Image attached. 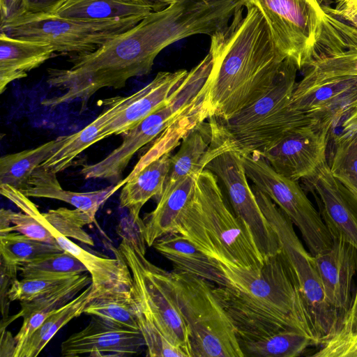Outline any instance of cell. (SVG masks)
Returning a JSON list of instances; mask_svg holds the SVG:
<instances>
[{
    "label": "cell",
    "mask_w": 357,
    "mask_h": 357,
    "mask_svg": "<svg viewBox=\"0 0 357 357\" xmlns=\"http://www.w3.org/2000/svg\"><path fill=\"white\" fill-rule=\"evenodd\" d=\"M212 66L203 86L201 121L227 120L265 94L289 59L276 47L259 10L250 3L211 36Z\"/></svg>",
    "instance_id": "6da1fadb"
},
{
    "label": "cell",
    "mask_w": 357,
    "mask_h": 357,
    "mask_svg": "<svg viewBox=\"0 0 357 357\" xmlns=\"http://www.w3.org/2000/svg\"><path fill=\"white\" fill-rule=\"evenodd\" d=\"M218 262L229 284H215L214 291L238 340L294 330L321 344L311 312L281 252L267 258L259 271Z\"/></svg>",
    "instance_id": "7a4b0ae2"
},
{
    "label": "cell",
    "mask_w": 357,
    "mask_h": 357,
    "mask_svg": "<svg viewBox=\"0 0 357 357\" xmlns=\"http://www.w3.org/2000/svg\"><path fill=\"white\" fill-rule=\"evenodd\" d=\"M168 45L155 11L138 24L105 43L91 52L70 57L68 68H48L47 82L63 93L45 99L54 108L79 100L84 108L98 90L121 89L131 77L149 74L159 53Z\"/></svg>",
    "instance_id": "3957f363"
},
{
    "label": "cell",
    "mask_w": 357,
    "mask_h": 357,
    "mask_svg": "<svg viewBox=\"0 0 357 357\" xmlns=\"http://www.w3.org/2000/svg\"><path fill=\"white\" fill-rule=\"evenodd\" d=\"M218 181L211 171L199 172L172 231L187 238L214 260L259 271L265 260L248 229L226 204Z\"/></svg>",
    "instance_id": "277c9868"
},
{
    "label": "cell",
    "mask_w": 357,
    "mask_h": 357,
    "mask_svg": "<svg viewBox=\"0 0 357 357\" xmlns=\"http://www.w3.org/2000/svg\"><path fill=\"white\" fill-rule=\"evenodd\" d=\"M298 70L289 60L272 87L253 103L229 119L209 118L214 136L241 155L257 154L293 129L317 121L290 108Z\"/></svg>",
    "instance_id": "5b68a950"
},
{
    "label": "cell",
    "mask_w": 357,
    "mask_h": 357,
    "mask_svg": "<svg viewBox=\"0 0 357 357\" xmlns=\"http://www.w3.org/2000/svg\"><path fill=\"white\" fill-rule=\"evenodd\" d=\"M169 273L189 331L192 357H244L215 284L176 270Z\"/></svg>",
    "instance_id": "8992f818"
},
{
    "label": "cell",
    "mask_w": 357,
    "mask_h": 357,
    "mask_svg": "<svg viewBox=\"0 0 357 357\" xmlns=\"http://www.w3.org/2000/svg\"><path fill=\"white\" fill-rule=\"evenodd\" d=\"M146 241L135 230L123 236L118 247L132 278L131 294L137 308L174 344L192 357L189 331L178 307L170 273L145 257Z\"/></svg>",
    "instance_id": "52a82bcc"
},
{
    "label": "cell",
    "mask_w": 357,
    "mask_h": 357,
    "mask_svg": "<svg viewBox=\"0 0 357 357\" xmlns=\"http://www.w3.org/2000/svg\"><path fill=\"white\" fill-rule=\"evenodd\" d=\"M211 66L212 57L208 53L188 72L167 104L124 132L121 144L105 158L95 164L84 165L80 174L86 179H106L114 185L121 182L125 169L138 150L202 102L203 86Z\"/></svg>",
    "instance_id": "ba28073f"
},
{
    "label": "cell",
    "mask_w": 357,
    "mask_h": 357,
    "mask_svg": "<svg viewBox=\"0 0 357 357\" xmlns=\"http://www.w3.org/2000/svg\"><path fill=\"white\" fill-rule=\"evenodd\" d=\"M144 17L82 20L26 13L1 23L0 31L16 38L48 43L56 53L75 55L96 50Z\"/></svg>",
    "instance_id": "9c48e42d"
},
{
    "label": "cell",
    "mask_w": 357,
    "mask_h": 357,
    "mask_svg": "<svg viewBox=\"0 0 357 357\" xmlns=\"http://www.w3.org/2000/svg\"><path fill=\"white\" fill-rule=\"evenodd\" d=\"M251 188L278 237L280 252L311 312L322 344L337 331L340 317L326 300L313 256L302 245L289 217L256 185Z\"/></svg>",
    "instance_id": "30bf717a"
},
{
    "label": "cell",
    "mask_w": 357,
    "mask_h": 357,
    "mask_svg": "<svg viewBox=\"0 0 357 357\" xmlns=\"http://www.w3.org/2000/svg\"><path fill=\"white\" fill-rule=\"evenodd\" d=\"M262 15L278 50L303 70L312 61L325 11L319 0H243Z\"/></svg>",
    "instance_id": "8fae6325"
},
{
    "label": "cell",
    "mask_w": 357,
    "mask_h": 357,
    "mask_svg": "<svg viewBox=\"0 0 357 357\" xmlns=\"http://www.w3.org/2000/svg\"><path fill=\"white\" fill-rule=\"evenodd\" d=\"M241 155L248 178L297 227L309 252L314 256L331 248L330 231L298 181L276 172L258 155Z\"/></svg>",
    "instance_id": "7c38bea8"
},
{
    "label": "cell",
    "mask_w": 357,
    "mask_h": 357,
    "mask_svg": "<svg viewBox=\"0 0 357 357\" xmlns=\"http://www.w3.org/2000/svg\"><path fill=\"white\" fill-rule=\"evenodd\" d=\"M209 155L204 169L211 171L222 182L234 214L250 233L264 260L279 253L278 237L248 184L242 155L226 148L213 135Z\"/></svg>",
    "instance_id": "4fadbf2b"
},
{
    "label": "cell",
    "mask_w": 357,
    "mask_h": 357,
    "mask_svg": "<svg viewBox=\"0 0 357 357\" xmlns=\"http://www.w3.org/2000/svg\"><path fill=\"white\" fill-rule=\"evenodd\" d=\"M330 122L314 121L285 135L270 148L254 154L278 173L291 180L309 178L327 162L326 151L333 130Z\"/></svg>",
    "instance_id": "5bb4252c"
},
{
    "label": "cell",
    "mask_w": 357,
    "mask_h": 357,
    "mask_svg": "<svg viewBox=\"0 0 357 357\" xmlns=\"http://www.w3.org/2000/svg\"><path fill=\"white\" fill-rule=\"evenodd\" d=\"M1 194L22 212L34 216L43 223L54 235L63 250L73 255L84 264L92 279L93 298L112 292L131 291L132 274L118 248L110 245L114 258L97 256L77 245L52 227L37 206L19 190L9 185H3L1 188Z\"/></svg>",
    "instance_id": "9a60e30c"
},
{
    "label": "cell",
    "mask_w": 357,
    "mask_h": 357,
    "mask_svg": "<svg viewBox=\"0 0 357 357\" xmlns=\"http://www.w3.org/2000/svg\"><path fill=\"white\" fill-rule=\"evenodd\" d=\"M324 11L322 33L312 61L303 70V84L357 77V28Z\"/></svg>",
    "instance_id": "2e32d148"
},
{
    "label": "cell",
    "mask_w": 357,
    "mask_h": 357,
    "mask_svg": "<svg viewBox=\"0 0 357 357\" xmlns=\"http://www.w3.org/2000/svg\"><path fill=\"white\" fill-rule=\"evenodd\" d=\"M303 181L332 238H342L357 249V196L333 176L328 162Z\"/></svg>",
    "instance_id": "e0dca14e"
},
{
    "label": "cell",
    "mask_w": 357,
    "mask_h": 357,
    "mask_svg": "<svg viewBox=\"0 0 357 357\" xmlns=\"http://www.w3.org/2000/svg\"><path fill=\"white\" fill-rule=\"evenodd\" d=\"M145 346L139 330L120 327L92 317L89 324L61 344L63 357H127Z\"/></svg>",
    "instance_id": "ac0fdd59"
},
{
    "label": "cell",
    "mask_w": 357,
    "mask_h": 357,
    "mask_svg": "<svg viewBox=\"0 0 357 357\" xmlns=\"http://www.w3.org/2000/svg\"><path fill=\"white\" fill-rule=\"evenodd\" d=\"M357 98V77H344L317 84L297 82L290 108L310 118L337 126Z\"/></svg>",
    "instance_id": "d6986e66"
},
{
    "label": "cell",
    "mask_w": 357,
    "mask_h": 357,
    "mask_svg": "<svg viewBox=\"0 0 357 357\" xmlns=\"http://www.w3.org/2000/svg\"><path fill=\"white\" fill-rule=\"evenodd\" d=\"M187 70L162 71L145 86L127 96L116 114L103 128L101 139L123 134L151 114L167 104L188 74Z\"/></svg>",
    "instance_id": "ffe728a7"
},
{
    "label": "cell",
    "mask_w": 357,
    "mask_h": 357,
    "mask_svg": "<svg viewBox=\"0 0 357 357\" xmlns=\"http://www.w3.org/2000/svg\"><path fill=\"white\" fill-rule=\"evenodd\" d=\"M333 241L331 248L313 258L326 300L338 314L341 321L353 299V282L357 274V249L342 238H333Z\"/></svg>",
    "instance_id": "44dd1931"
},
{
    "label": "cell",
    "mask_w": 357,
    "mask_h": 357,
    "mask_svg": "<svg viewBox=\"0 0 357 357\" xmlns=\"http://www.w3.org/2000/svg\"><path fill=\"white\" fill-rule=\"evenodd\" d=\"M172 151H168L144 163H137L130 174L115 185L120 196L121 208H127L131 220L139 225L142 206L152 197H161L170 169Z\"/></svg>",
    "instance_id": "7402d4cb"
},
{
    "label": "cell",
    "mask_w": 357,
    "mask_h": 357,
    "mask_svg": "<svg viewBox=\"0 0 357 357\" xmlns=\"http://www.w3.org/2000/svg\"><path fill=\"white\" fill-rule=\"evenodd\" d=\"M162 8L148 0H59L38 13L68 19L104 20L146 16Z\"/></svg>",
    "instance_id": "603a6c76"
},
{
    "label": "cell",
    "mask_w": 357,
    "mask_h": 357,
    "mask_svg": "<svg viewBox=\"0 0 357 357\" xmlns=\"http://www.w3.org/2000/svg\"><path fill=\"white\" fill-rule=\"evenodd\" d=\"M91 282L90 274H79L46 294L20 302L21 310L13 317L14 319L23 318L22 325L15 336L16 348L14 356L52 313L74 299Z\"/></svg>",
    "instance_id": "cb8c5ba5"
},
{
    "label": "cell",
    "mask_w": 357,
    "mask_h": 357,
    "mask_svg": "<svg viewBox=\"0 0 357 357\" xmlns=\"http://www.w3.org/2000/svg\"><path fill=\"white\" fill-rule=\"evenodd\" d=\"M153 247L171 261L174 270L228 286V279L214 260L183 235L172 231L156 240Z\"/></svg>",
    "instance_id": "d4e9b609"
},
{
    "label": "cell",
    "mask_w": 357,
    "mask_h": 357,
    "mask_svg": "<svg viewBox=\"0 0 357 357\" xmlns=\"http://www.w3.org/2000/svg\"><path fill=\"white\" fill-rule=\"evenodd\" d=\"M56 53L46 43L16 38L0 31V93L16 79L26 77Z\"/></svg>",
    "instance_id": "484cf974"
},
{
    "label": "cell",
    "mask_w": 357,
    "mask_h": 357,
    "mask_svg": "<svg viewBox=\"0 0 357 357\" xmlns=\"http://www.w3.org/2000/svg\"><path fill=\"white\" fill-rule=\"evenodd\" d=\"M28 197H44L67 202L86 213L92 220L100 207L116 192L115 185L86 192L65 190L61 186L56 174L40 165L31 175L26 185L19 190Z\"/></svg>",
    "instance_id": "4316f807"
},
{
    "label": "cell",
    "mask_w": 357,
    "mask_h": 357,
    "mask_svg": "<svg viewBox=\"0 0 357 357\" xmlns=\"http://www.w3.org/2000/svg\"><path fill=\"white\" fill-rule=\"evenodd\" d=\"M201 171L190 173L163 190L155 208L147 215L144 222V236L148 246H153L156 240L173 231L193 193Z\"/></svg>",
    "instance_id": "83f0119b"
},
{
    "label": "cell",
    "mask_w": 357,
    "mask_h": 357,
    "mask_svg": "<svg viewBox=\"0 0 357 357\" xmlns=\"http://www.w3.org/2000/svg\"><path fill=\"white\" fill-rule=\"evenodd\" d=\"M126 98L127 96H116L104 100V110L82 130L68 135L63 144L40 166L56 174L69 167L79 153L102 140L103 128L121 109Z\"/></svg>",
    "instance_id": "f1b7e54d"
},
{
    "label": "cell",
    "mask_w": 357,
    "mask_h": 357,
    "mask_svg": "<svg viewBox=\"0 0 357 357\" xmlns=\"http://www.w3.org/2000/svg\"><path fill=\"white\" fill-rule=\"evenodd\" d=\"M213 132L209 121H202L183 137L180 149L172 155L170 169L165 190L195 171H201L209 160V149Z\"/></svg>",
    "instance_id": "f546056e"
},
{
    "label": "cell",
    "mask_w": 357,
    "mask_h": 357,
    "mask_svg": "<svg viewBox=\"0 0 357 357\" xmlns=\"http://www.w3.org/2000/svg\"><path fill=\"white\" fill-rule=\"evenodd\" d=\"M68 135L44 143L36 148L7 154L0 158V184L17 190L23 188L35 169L66 141Z\"/></svg>",
    "instance_id": "4dcf8cb0"
},
{
    "label": "cell",
    "mask_w": 357,
    "mask_h": 357,
    "mask_svg": "<svg viewBox=\"0 0 357 357\" xmlns=\"http://www.w3.org/2000/svg\"><path fill=\"white\" fill-rule=\"evenodd\" d=\"M92 285L89 284L71 301L52 313L28 338L14 357H36L56 333L69 321L84 313L93 299Z\"/></svg>",
    "instance_id": "1f68e13d"
},
{
    "label": "cell",
    "mask_w": 357,
    "mask_h": 357,
    "mask_svg": "<svg viewBox=\"0 0 357 357\" xmlns=\"http://www.w3.org/2000/svg\"><path fill=\"white\" fill-rule=\"evenodd\" d=\"M244 357H296L317 342L294 330L238 340Z\"/></svg>",
    "instance_id": "d6a6232c"
},
{
    "label": "cell",
    "mask_w": 357,
    "mask_h": 357,
    "mask_svg": "<svg viewBox=\"0 0 357 357\" xmlns=\"http://www.w3.org/2000/svg\"><path fill=\"white\" fill-rule=\"evenodd\" d=\"M84 313L120 327L139 330L131 291H116L91 300Z\"/></svg>",
    "instance_id": "836d02e7"
},
{
    "label": "cell",
    "mask_w": 357,
    "mask_h": 357,
    "mask_svg": "<svg viewBox=\"0 0 357 357\" xmlns=\"http://www.w3.org/2000/svg\"><path fill=\"white\" fill-rule=\"evenodd\" d=\"M333 137L329 167L333 176L357 196V132H340Z\"/></svg>",
    "instance_id": "e575fe53"
},
{
    "label": "cell",
    "mask_w": 357,
    "mask_h": 357,
    "mask_svg": "<svg viewBox=\"0 0 357 357\" xmlns=\"http://www.w3.org/2000/svg\"><path fill=\"white\" fill-rule=\"evenodd\" d=\"M63 251L60 246L32 239L19 232L0 234V259L20 266Z\"/></svg>",
    "instance_id": "d590c367"
},
{
    "label": "cell",
    "mask_w": 357,
    "mask_h": 357,
    "mask_svg": "<svg viewBox=\"0 0 357 357\" xmlns=\"http://www.w3.org/2000/svg\"><path fill=\"white\" fill-rule=\"evenodd\" d=\"M22 278L50 276L73 277L88 272L84 264L73 255L62 251L19 266Z\"/></svg>",
    "instance_id": "8d00e7d4"
},
{
    "label": "cell",
    "mask_w": 357,
    "mask_h": 357,
    "mask_svg": "<svg viewBox=\"0 0 357 357\" xmlns=\"http://www.w3.org/2000/svg\"><path fill=\"white\" fill-rule=\"evenodd\" d=\"M48 223L60 234L93 246L94 241L82 227L94 220L86 213L77 209L59 208L42 213Z\"/></svg>",
    "instance_id": "74e56055"
},
{
    "label": "cell",
    "mask_w": 357,
    "mask_h": 357,
    "mask_svg": "<svg viewBox=\"0 0 357 357\" xmlns=\"http://www.w3.org/2000/svg\"><path fill=\"white\" fill-rule=\"evenodd\" d=\"M135 308L139 330L144 337L148 356L188 357V354L182 348L174 344L136 306Z\"/></svg>",
    "instance_id": "f35d334b"
},
{
    "label": "cell",
    "mask_w": 357,
    "mask_h": 357,
    "mask_svg": "<svg viewBox=\"0 0 357 357\" xmlns=\"http://www.w3.org/2000/svg\"><path fill=\"white\" fill-rule=\"evenodd\" d=\"M75 276H50L16 279L8 291V296L10 302L30 301L47 294L70 280Z\"/></svg>",
    "instance_id": "ab89813d"
},
{
    "label": "cell",
    "mask_w": 357,
    "mask_h": 357,
    "mask_svg": "<svg viewBox=\"0 0 357 357\" xmlns=\"http://www.w3.org/2000/svg\"><path fill=\"white\" fill-rule=\"evenodd\" d=\"M10 224L3 233L17 231L32 239L59 246L52 232L34 216L24 212H14L6 209Z\"/></svg>",
    "instance_id": "60d3db41"
},
{
    "label": "cell",
    "mask_w": 357,
    "mask_h": 357,
    "mask_svg": "<svg viewBox=\"0 0 357 357\" xmlns=\"http://www.w3.org/2000/svg\"><path fill=\"white\" fill-rule=\"evenodd\" d=\"M312 356L357 357V333L340 339L327 340Z\"/></svg>",
    "instance_id": "b9f144b4"
},
{
    "label": "cell",
    "mask_w": 357,
    "mask_h": 357,
    "mask_svg": "<svg viewBox=\"0 0 357 357\" xmlns=\"http://www.w3.org/2000/svg\"><path fill=\"white\" fill-rule=\"evenodd\" d=\"M1 262V305L3 319L7 318L10 300L8 296V291L16 280L17 272L19 266L10 264L0 259Z\"/></svg>",
    "instance_id": "7bdbcfd3"
},
{
    "label": "cell",
    "mask_w": 357,
    "mask_h": 357,
    "mask_svg": "<svg viewBox=\"0 0 357 357\" xmlns=\"http://www.w3.org/2000/svg\"><path fill=\"white\" fill-rule=\"evenodd\" d=\"M355 333H357V288L351 305L342 317L337 331L328 340L340 339Z\"/></svg>",
    "instance_id": "ee69618b"
},
{
    "label": "cell",
    "mask_w": 357,
    "mask_h": 357,
    "mask_svg": "<svg viewBox=\"0 0 357 357\" xmlns=\"http://www.w3.org/2000/svg\"><path fill=\"white\" fill-rule=\"evenodd\" d=\"M27 10L28 0H0V22L21 16Z\"/></svg>",
    "instance_id": "f6af8a7d"
},
{
    "label": "cell",
    "mask_w": 357,
    "mask_h": 357,
    "mask_svg": "<svg viewBox=\"0 0 357 357\" xmlns=\"http://www.w3.org/2000/svg\"><path fill=\"white\" fill-rule=\"evenodd\" d=\"M341 132H357V98L349 105L346 116L342 120Z\"/></svg>",
    "instance_id": "bcb514c9"
},
{
    "label": "cell",
    "mask_w": 357,
    "mask_h": 357,
    "mask_svg": "<svg viewBox=\"0 0 357 357\" xmlns=\"http://www.w3.org/2000/svg\"><path fill=\"white\" fill-rule=\"evenodd\" d=\"M1 356L13 357L16 348L15 337L6 330L5 326L1 327Z\"/></svg>",
    "instance_id": "7dc6e473"
},
{
    "label": "cell",
    "mask_w": 357,
    "mask_h": 357,
    "mask_svg": "<svg viewBox=\"0 0 357 357\" xmlns=\"http://www.w3.org/2000/svg\"><path fill=\"white\" fill-rule=\"evenodd\" d=\"M324 10L331 14L349 22L350 24L357 28V8H346L335 10L332 7L322 6Z\"/></svg>",
    "instance_id": "c3c4849f"
},
{
    "label": "cell",
    "mask_w": 357,
    "mask_h": 357,
    "mask_svg": "<svg viewBox=\"0 0 357 357\" xmlns=\"http://www.w3.org/2000/svg\"><path fill=\"white\" fill-rule=\"evenodd\" d=\"M59 0H28V10L26 13H40L56 3Z\"/></svg>",
    "instance_id": "681fc988"
},
{
    "label": "cell",
    "mask_w": 357,
    "mask_h": 357,
    "mask_svg": "<svg viewBox=\"0 0 357 357\" xmlns=\"http://www.w3.org/2000/svg\"><path fill=\"white\" fill-rule=\"evenodd\" d=\"M335 10L357 8V0H336Z\"/></svg>",
    "instance_id": "f907efd6"
},
{
    "label": "cell",
    "mask_w": 357,
    "mask_h": 357,
    "mask_svg": "<svg viewBox=\"0 0 357 357\" xmlns=\"http://www.w3.org/2000/svg\"><path fill=\"white\" fill-rule=\"evenodd\" d=\"M152 1L162 7H165L171 3H172L174 0H148Z\"/></svg>",
    "instance_id": "816d5d0a"
}]
</instances>
